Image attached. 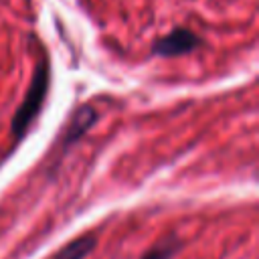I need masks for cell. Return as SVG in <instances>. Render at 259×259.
<instances>
[{
    "mask_svg": "<svg viewBox=\"0 0 259 259\" xmlns=\"http://www.w3.org/2000/svg\"><path fill=\"white\" fill-rule=\"evenodd\" d=\"M47 89H49V63L45 59H40V63L36 65V71H34V77H32V83L20 103V107L14 111L12 115V123H10V132L16 140H20L28 125L32 123V119L36 117V113L40 111L42 103H45V97H47Z\"/></svg>",
    "mask_w": 259,
    "mask_h": 259,
    "instance_id": "1",
    "label": "cell"
},
{
    "mask_svg": "<svg viewBox=\"0 0 259 259\" xmlns=\"http://www.w3.org/2000/svg\"><path fill=\"white\" fill-rule=\"evenodd\" d=\"M198 45H200V38L194 32H190L186 28H176L170 34L156 40L152 51H154V55H160V57H178V55L190 53Z\"/></svg>",
    "mask_w": 259,
    "mask_h": 259,
    "instance_id": "2",
    "label": "cell"
},
{
    "mask_svg": "<svg viewBox=\"0 0 259 259\" xmlns=\"http://www.w3.org/2000/svg\"><path fill=\"white\" fill-rule=\"evenodd\" d=\"M95 119H97V113H95V109H93L91 105L79 107V109L71 115V119H69V123H67V127H65L63 148H65V146H71L73 142H77V140L93 125Z\"/></svg>",
    "mask_w": 259,
    "mask_h": 259,
    "instance_id": "3",
    "label": "cell"
},
{
    "mask_svg": "<svg viewBox=\"0 0 259 259\" xmlns=\"http://www.w3.org/2000/svg\"><path fill=\"white\" fill-rule=\"evenodd\" d=\"M95 247H97V235L93 231H89V233H83V235L71 239L65 247L55 251L49 259H85Z\"/></svg>",
    "mask_w": 259,
    "mask_h": 259,
    "instance_id": "4",
    "label": "cell"
},
{
    "mask_svg": "<svg viewBox=\"0 0 259 259\" xmlns=\"http://www.w3.org/2000/svg\"><path fill=\"white\" fill-rule=\"evenodd\" d=\"M180 247H182L180 239L176 235H168L162 241H158L156 245H152L140 259H172Z\"/></svg>",
    "mask_w": 259,
    "mask_h": 259,
    "instance_id": "5",
    "label": "cell"
}]
</instances>
